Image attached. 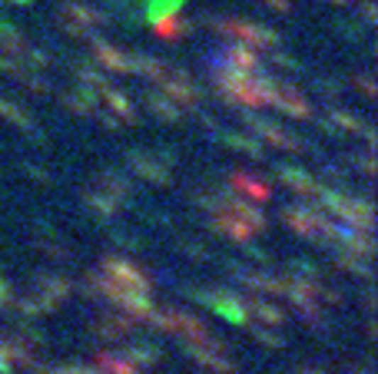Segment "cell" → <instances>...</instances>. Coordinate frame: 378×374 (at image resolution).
Returning a JSON list of instances; mask_svg holds the SVG:
<instances>
[{
    "instance_id": "obj_1",
    "label": "cell",
    "mask_w": 378,
    "mask_h": 374,
    "mask_svg": "<svg viewBox=\"0 0 378 374\" xmlns=\"http://www.w3.org/2000/svg\"><path fill=\"white\" fill-rule=\"evenodd\" d=\"M279 176H282V179L289 182V186H292V189H296V193H306V196H316V182L308 179L306 172H299V169H292V166H282V169H279Z\"/></svg>"
},
{
    "instance_id": "obj_2",
    "label": "cell",
    "mask_w": 378,
    "mask_h": 374,
    "mask_svg": "<svg viewBox=\"0 0 378 374\" xmlns=\"http://www.w3.org/2000/svg\"><path fill=\"white\" fill-rule=\"evenodd\" d=\"M233 186L239 189V193L249 196V199H256V203H266V199H269V186H266V182H256L252 176H235Z\"/></svg>"
},
{
    "instance_id": "obj_3",
    "label": "cell",
    "mask_w": 378,
    "mask_h": 374,
    "mask_svg": "<svg viewBox=\"0 0 378 374\" xmlns=\"http://www.w3.org/2000/svg\"><path fill=\"white\" fill-rule=\"evenodd\" d=\"M252 123H256V130L262 132L266 140L276 142V146H286V149H296V146H299V142L292 140V136H286V132L279 130V126H272V123H259V120H252Z\"/></svg>"
},
{
    "instance_id": "obj_4",
    "label": "cell",
    "mask_w": 378,
    "mask_h": 374,
    "mask_svg": "<svg viewBox=\"0 0 378 374\" xmlns=\"http://www.w3.org/2000/svg\"><path fill=\"white\" fill-rule=\"evenodd\" d=\"M130 159H133V166H136L140 172H143L146 179H153V182H166V179H169L166 172H160L163 166H156V162L150 159V156H143V152H140V156H130Z\"/></svg>"
},
{
    "instance_id": "obj_5",
    "label": "cell",
    "mask_w": 378,
    "mask_h": 374,
    "mask_svg": "<svg viewBox=\"0 0 378 374\" xmlns=\"http://www.w3.org/2000/svg\"><path fill=\"white\" fill-rule=\"evenodd\" d=\"M249 312L259 314V318H262L266 324H279V322H282L279 308H272V305H266V302H252V305H249Z\"/></svg>"
}]
</instances>
